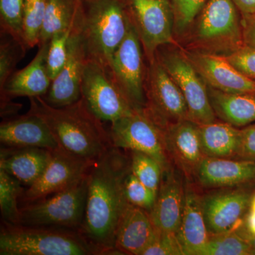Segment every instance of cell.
<instances>
[{"label": "cell", "instance_id": "cell-12", "mask_svg": "<svg viewBox=\"0 0 255 255\" xmlns=\"http://www.w3.org/2000/svg\"><path fill=\"white\" fill-rule=\"evenodd\" d=\"M145 92L146 110L162 127L189 119L182 92L156 58L147 66Z\"/></svg>", "mask_w": 255, "mask_h": 255}, {"label": "cell", "instance_id": "cell-34", "mask_svg": "<svg viewBox=\"0 0 255 255\" xmlns=\"http://www.w3.org/2000/svg\"><path fill=\"white\" fill-rule=\"evenodd\" d=\"M74 24L68 30L55 33L49 41L46 65L52 81L58 76L66 63L68 55V42Z\"/></svg>", "mask_w": 255, "mask_h": 255}, {"label": "cell", "instance_id": "cell-23", "mask_svg": "<svg viewBox=\"0 0 255 255\" xmlns=\"http://www.w3.org/2000/svg\"><path fill=\"white\" fill-rule=\"evenodd\" d=\"M176 236L184 255H194L209 238L203 211L202 196L187 179L184 210Z\"/></svg>", "mask_w": 255, "mask_h": 255}, {"label": "cell", "instance_id": "cell-18", "mask_svg": "<svg viewBox=\"0 0 255 255\" xmlns=\"http://www.w3.org/2000/svg\"><path fill=\"white\" fill-rule=\"evenodd\" d=\"M208 87L227 93L255 91V81L248 78L221 55L184 50Z\"/></svg>", "mask_w": 255, "mask_h": 255}, {"label": "cell", "instance_id": "cell-37", "mask_svg": "<svg viewBox=\"0 0 255 255\" xmlns=\"http://www.w3.org/2000/svg\"><path fill=\"white\" fill-rule=\"evenodd\" d=\"M142 255H184V253L175 234L157 230L155 238Z\"/></svg>", "mask_w": 255, "mask_h": 255}, {"label": "cell", "instance_id": "cell-16", "mask_svg": "<svg viewBox=\"0 0 255 255\" xmlns=\"http://www.w3.org/2000/svg\"><path fill=\"white\" fill-rule=\"evenodd\" d=\"M164 141L171 162L184 174L186 179L195 178L204 159L199 125L187 119L164 126Z\"/></svg>", "mask_w": 255, "mask_h": 255}, {"label": "cell", "instance_id": "cell-10", "mask_svg": "<svg viewBox=\"0 0 255 255\" xmlns=\"http://www.w3.org/2000/svg\"><path fill=\"white\" fill-rule=\"evenodd\" d=\"M129 14L147 63L164 45H179L174 36V16L170 0H127Z\"/></svg>", "mask_w": 255, "mask_h": 255}, {"label": "cell", "instance_id": "cell-19", "mask_svg": "<svg viewBox=\"0 0 255 255\" xmlns=\"http://www.w3.org/2000/svg\"><path fill=\"white\" fill-rule=\"evenodd\" d=\"M194 179L210 189L248 187L255 184V161L205 157Z\"/></svg>", "mask_w": 255, "mask_h": 255}, {"label": "cell", "instance_id": "cell-42", "mask_svg": "<svg viewBox=\"0 0 255 255\" xmlns=\"http://www.w3.org/2000/svg\"><path fill=\"white\" fill-rule=\"evenodd\" d=\"M21 108V106L13 103L11 100H1V117L9 119L10 116L17 113Z\"/></svg>", "mask_w": 255, "mask_h": 255}, {"label": "cell", "instance_id": "cell-44", "mask_svg": "<svg viewBox=\"0 0 255 255\" xmlns=\"http://www.w3.org/2000/svg\"><path fill=\"white\" fill-rule=\"evenodd\" d=\"M241 232L244 235L245 237L249 242L250 245H251L252 251H253V255H255V234H251L247 232L244 229L241 230Z\"/></svg>", "mask_w": 255, "mask_h": 255}, {"label": "cell", "instance_id": "cell-7", "mask_svg": "<svg viewBox=\"0 0 255 255\" xmlns=\"http://www.w3.org/2000/svg\"><path fill=\"white\" fill-rule=\"evenodd\" d=\"M155 58L172 77L182 92L189 110V119L204 125L217 121L208 87L179 45H164L156 52Z\"/></svg>", "mask_w": 255, "mask_h": 255}, {"label": "cell", "instance_id": "cell-38", "mask_svg": "<svg viewBox=\"0 0 255 255\" xmlns=\"http://www.w3.org/2000/svg\"><path fill=\"white\" fill-rule=\"evenodd\" d=\"M226 58L241 73L255 81V48L245 45Z\"/></svg>", "mask_w": 255, "mask_h": 255}, {"label": "cell", "instance_id": "cell-11", "mask_svg": "<svg viewBox=\"0 0 255 255\" xmlns=\"http://www.w3.org/2000/svg\"><path fill=\"white\" fill-rule=\"evenodd\" d=\"M144 57L141 42L131 21L127 36L114 54L110 72L135 110L146 107L147 66Z\"/></svg>", "mask_w": 255, "mask_h": 255}, {"label": "cell", "instance_id": "cell-36", "mask_svg": "<svg viewBox=\"0 0 255 255\" xmlns=\"http://www.w3.org/2000/svg\"><path fill=\"white\" fill-rule=\"evenodd\" d=\"M124 193L128 203L150 212L155 204L157 194L144 185L131 172L124 181Z\"/></svg>", "mask_w": 255, "mask_h": 255}, {"label": "cell", "instance_id": "cell-26", "mask_svg": "<svg viewBox=\"0 0 255 255\" xmlns=\"http://www.w3.org/2000/svg\"><path fill=\"white\" fill-rule=\"evenodd\" d=\"M199 133L204 157L226 159L237 157L241 128L216 121L199 125Z\"/></svg>", "mask_w": 255, "mask_h": 255}, {"label": "cell", "instance_id": "cell-21", "mask_svg": "<svg viewBox=\"0 0 255 255\" xmlns=\"http://www.w3.org/2000/svg\"><path fill=\"white\" fill-rule=\"evenodd\" d=\"M48 46L49 42L38 46V52L30 63L8 79L0 89L1 100L17 97H44L48 93L52 83L46 65Z\"/></svg>", "mask_w": 255, "mask_h": 255}, {"label": "cell", "instance_id": "cell-6", "mask_svg": "<svg viewBox=\"0 0 255 255\" xmlns=\"http://www.w3.org/2000/svg\"><path fill=\"white\" fill-rule=\"evenodd\" d=\"M87 175L49 198L29 203L20 209L19 225L80 231L86 207Z\"/></svg>", "mask_w": 255, "mask_h": 255}, {"label": "cell", "instance_id": "cell-20", "mask_svg": "<svg viewBox=\"0 0 255 255\" xmlns=\"http://www.w3.org/2000/svg\"><path fill=\"white\" fill-rule=\"evenodd\" d=\"M0 141L6 147L59 148L49 127L39 116L28 112L17 118L6 119L0 125Z\"/></svg>", "mask_w": 255, "mask_h": 255}, {"label": "cell", "instance_id": "cell-31", "mask_svg": "<svg viewBox=\"0 0 255 255\" xmlns=\"http://www.w3.org/2000/svg\"><path fill=\"white\" fill-rule=\"evenodd\" d=\"M130 169L146 187L157 194L164 169L158 161L151 156L139 152L130 151Z\"/></svg>", "mask_w": 255, "mask_h": 255}, {"label": "cell", "instance_id": "cell-9", "mask_svg": "<svg viewBox=\"0 0 255 255\" xmlns=\"http://www.w3.org/2000/svg\"><path fill=\"white\" fill-rule=\"evenodd\" d=\"M81 97L102 122L113 123L135 110L114 80L110 70L89 58L82 73Z\"/></svg>", "mask_w": 255, "mask_h": 255}, {"label": "cell", "instance_id": "cell-15", "mask_svg": "<svg viewBox=\"0 0 255 255\" xmlns=\"http://www.w3.org/2000/svg\"><path fill=\"white\" fill-rule=\"evenodd\" d=\"M255 191L248 187L225 188L202 196L203 211L209 236L238 229L246 216Z\"/></svg>", "mask_w": 255, "mask_h": 255}, {"label": "cell", "instance_id": "cell-25", "mask_svg": "<svg viewBox=\"0 0 255 255\" xmlns=\"http://www.w3.org/2000/svg\"><path fill=\"white\" fill-rule=\"evenodd\" d=\"M207 87L216 117L238 128L255 124V91L227 93Z\"/></svg>", "mask_w": 255, "mask_h": 255}, {"label": "cell", "instance_id": "cell-1", "mask_svg": "<svg viewBox=\"0 0 255 255\" xmlns=\"http://www.w3.org/2000/svg\"><path fill=\"white\" fill-rule=\"evenodd\" d=\"M130 170V159L120 149L111 146L89 171L86 207L80 232L102 255L117 252L116 233L128 204L124 181Z\"/></svg>", "mask_w": 255, "mask_h": 255}, {"label": "cell", "instance_id": "cell-43", "mask_svg": "<svg viewBox=\"0 0 255 255\" xmlns=\"http://www.w3.org/2000/svg\"><path fill=\"white\" fill-rule=\"evenodd\" d=\"M242 15L255 13V0H233Z\"/></svg>", "mask_w": 255, "mask_h": 255}, {"label": "cell", "instance_id": "cell-2", "mask_svg": "<svg viewBox=\"0 0 255 255\" xmlns=\"http://www.w3.org/2000/svg\"><path fill=\"white\" fill-rule=\"evenodd\" d=\"M28 112L44 120L60 148L95 161L112 146L110 132L83 99L66 107H53L42 97H31Z\"/></svg>", "mask_w": 255, "mask_h": 255}, {"label": "cell", "instance_id": "cell-5", "mask_svg": "<svg viewBox=\"0 0 255 255\" xmlns=\"http://www.w3.org/2000/svg\"><path fill=\"white\" fill-rule=\"evenodd\" d=\"M102 255L80 231L6 223L0 233V255Z\"/></svg>", "mask_w": 255, "mask_h": 255}, {"label": "cell", "instance_id": "cell-8", "mask_svg": "<svg viewBox=\"0 0 255 255\" xmlns=\"http://www.w3.org/2000/svg\"><path fill=\"white\" fill-rule=\"evenodd\" d=\"M111 124L112 146L147 154L158 161L164 171L172 165L164 146L163 127L146 108Z\"/></svg>", "mask_w": 255, "mask_h": 255}, {"label": "cell", "instance_id": "cell-13", "mask_svg": "<svg viewBox=\"0 0 255 255\" xmlns=\"http://www.w3.org/2000/svg\"><path fill=\"white\" fill-rule=\"evenodd\" d=\"M83 16L82 1L69 39L66 63L58 76L52 81L48 93L42 97L52 107L57 108L66 107L81 99L82 76L87 59L82 36Z\"/></svg>", "mask_w": 255, "mask_h": 255}, {"label": "cell", "instance_id": "cell-17", "mask_svg": "<svg viewBox=\"0 0 255 255\" xmlns=\"http://www.w3.org/2000/svg\"><path fill=\"white\" fill-rule=\"evenodd\" d=\"M177 167L171 165L162 174L150 219L156 229L175 234L179 229L185 197V179Z\"/></svg>", "mask_w": 255, "mask_h": 255}, {"label": "cell", "instance_id": "cell-40", "mask_svg": "<svg viewBox=\"0 0 255 255\" xmlns=\"http://www.w3.org/2000/svg\"><path fill=\"white\" fill-rule=\"evenodd\" d=\"M241 16L245 45L255 48V13Z\"/></svg>", "mask_w": 255, "mask_h": 255}, {"label": "cell", "instance_id": "cell-30", "mask_svg": "<svg viewBox=\"0 0 255 255\" xmlns=\"http://www.w3.org/2000/svg\"><path fill=\"white\" fill-rule=\"evenodd\" d=\"M47 0H24L23 30L25 44L28 49L38 46L45 14Z\"/></svg>", "mask_w": 255, "mask_h": 255}, {"label": "cell", "instance_id": "cell-28", "mask_svg": "<svg viewBox=\"0 0 255 255\" xmlns=\"http://www.w3.org/2000/svg\"><path fill=\"white\" fill-rule=\"evenodd\" d=\"M194 255H253L249 242L241 230L209 236Z\"/></svg>", "mask_w": 255, "mask_h": 255}, {"label": "cell", "instance_id": "cell-35", "mask_svg": "<svg viewBox=\"0 0 255 255\" xmlns=\"http://www.w3.org/2000/svg\"><path fill=\"white\" fill-rule=\"evenodd\" d=\"M207 0H170L174 16V36L179 41Z\"/></svg>", "mask_w": 255, "mask_h": 255}, {"label": "cell", "instance_id": "cell-22", "mask_svg": "<svg viewBox=\"0 0 255 255\" xmlns=\"http://www.w3.org/2000/svg\"><path fill=\"white\" fill-rule=\"evenodd\" d=\"M156 233L148 211L128 203L116 233V251L121 254L142 255Z\"/></svg>", "mask_w": 255, "mask_h": 255}, {"label": "cell", "instance_id": "cell-41", "mask_svg": "<svg viewBox=\"0 0 255 255\" xmlns=\"http://www.w3.org/2000/svg\"><path fill=\"white\" fill-rule=\"evenodd\" d=\"M246 222V229L245 231L247 232L255 234V194L252 199L251 206L247 213Z\"/></svg>", "mask_w": 255, "mask_h": 255}, {"label": "cell", "instance_id": "cell-39", "mask_svg": "<svg viewBox=\"0 0 255 255\" xmlns=\"http://www.w3.org/2000/svg\"><path fill=\"white\" fill-rule=\"evenodd\" d=\"M236 159L255 161V124L241 128L239 148Z\"/></svg>", "mask_w": 255, "mask_h": 255}, {"label": "cell", "instance_id": "cell-3", "mask_svg": "<svg viewBox=\"0 0 255 255\" xmlns=\"http://www.w3.org/2000/svg\"><path fill=\"white\" fill-rule=\"evenodd\" d=\"M179 42L185 50L228 56L245 46L241 11L233 0H207Z\"/></svg>", "mask_w": 255, "mask_h": 255}, {"label": "cell", "instance_id": "cell-29", "mask_svg": "<svg viewBox=\"0 0 255 255\" xmlns=\"http://www.w3.org/2000/svg\"><path fill=\"white\" fill-rule=\"evenodd\" d=\"M23 193L22 184L17 179L0 169V210L5 223L19 225L18 200Z\"/></svg>", "mask_w": 255, "mask_h": 255}, {"label": "cell", "instance_id": "cell-14", "mask_svg": "<svg viewBox=\"0 0 255 255\" xmlns=\"http://www.w3.org/2000/svg\"><path fill=\"white\" fill-rule=\"evenodd\" d=\"M95 162L74 155L60 147L52 150L46 169L23 191V200L28 204L35 202L71 187L86 177Z\"/></svg>", "mask_w": 255, "mask_h": 255}, {"label": "cell", "instance_id": "cell-4", "mask_svg": "<svg viewBox=\"0 0 255 255\" xmlns=\"http://www.w3.org/2000/svg\"><path fill=\"white\" fill-rule=\"evenodd\" d=\"M83 4L82 36L87 58L110 70L131 23L127 0H83Z\"/></svg>", "mask_w": 255, "mask_h": 255}, {"label": "cell", "instance_id": "cell-33", "mask_svg": "<svg viewBox=\"0 0 255 255\" xmlns=\"http://www.w3.org/2000/svg\"><path fill=\"white\" fill-rule=\"evenodd\" d=\"M23 2L24 0H0V23L1 33L26 47L23 38Z\"/></svg>", "mask_w": 255, "mask_h": 255}, {"label": "cell", "instance_id": "cell-27", "mask_svg": "<svg viewBox=\"0 0 255 255\" xmlns=\"http://www.w3.org/2000/svg\"><path fill=\"white\" fill-rule=\"evenodd\" d=\"M82 0H47L39 45L48 43L53 35L68 30L75 23Z\"/></svg>", "mask_w": 255, "mask_h": 255}, {"label": "cell", "instance_id": "cell-24", "mask_svg": "<svg viewBox=\"0 0 255 255\" xmlns=\"http://www.w3.org/2000/svg\"><path fill=\"white\" fill-rule=\"evenodd\" d=\"M51 151L40 147L1 149L0 169L30 187L46 169Z\"/></svg>", "mask_w": 255, "mask_h": 255}, {"label": "cell", "instance_id": "cell-32", "mask_svg": "<svg viewBox=\"0 0 255 255\" xmlns=\"http://www.w3.org/2000/svg\"><path fill=\"white\" fill-rule=\"evenodd\" d=\"M27 48L12 37L1 33L0 42V89L16 71L18 62L24 58Z\"/></svg>", "mask_w": 255, "mask_h": 255}]
</instances>
